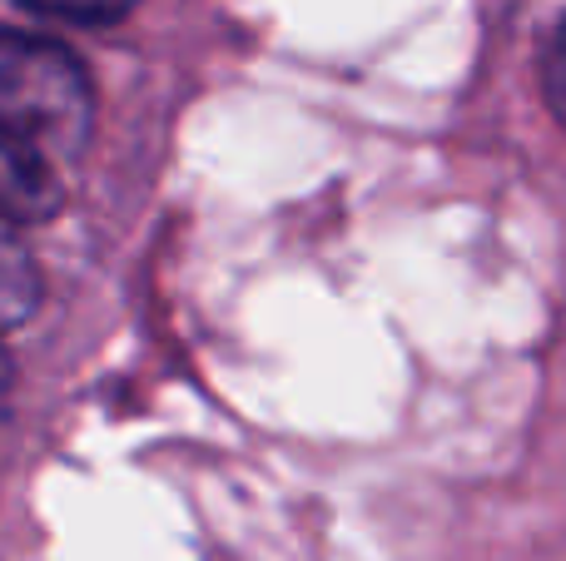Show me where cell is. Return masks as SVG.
I'll use <instances>...</instances> for the list:
<instances>
[{"mask_svg":"<svg viewBox=\"0 0 566 561\" xmlns=\"http://www.w3.org/2000/svg\"><path fill=\"white\" fill-rule=\"evenodd\" d=\"M0 129L40 145L55 165L85 149L90 80L65 45L0 30Z\"/></svg>","mask_w":566,"mask_h":561,"instance_id":"cell-1","label":"cell"},{"mask_svg":"<svg viewBox=\"0 0 566 561\" xmlns=\"http://www.w3.org/2000/svg\"><path fill=\"white\" fill-rule=\"evenodd\" d=\"M60 209L55 159L40 145L0 129V219L6 224H40Z\"/></svg>","mask_w":566,"mask_h":561,"instance_id":"cell-2","label":"cell"},{"mask_svg":"<svg viewBox=\"0 0 566 561\" xmlns=\"http://www.w3.org/2000/svg\"><path fill=\"white\" fill-rule=\"evenodd\" d=\"M15 224L0 219V334L15 324H25L40 304V274H35V258L25 254L15 234Z\"/></svg>","mask_w":566,"mask_h":561,"instance_id":"cell-3","label":"cell"},{"mask_svg":"<svg viewBox=\"0 0 566 561\" xmlns=\"http://www.w3.org/2000/svg\"><path fill=\"white\" fill-rule=\"evenodd\" d=\"M25 10L35 15H50V20H70V25H109L119 20L135 0H20Z\"/></svg>","mask_w":566,"mask_h":561,"instance_id":"cell-4","label":"cell"},{"mask_svg":"<svg viewBox=\"0 0 566 561\" xmlns=\"http://www.w3.org/2000/svg\"><path fill=\"white\" fill-rule=\"evenodd\" d=\"M547 99H552V109H557V119L566 125V20L557 25V35H552V45H547Z\"/></svg>","mask_w":566,"mask_h":561,"instance_id":"cell-5","label":"cell"},{"mask_svg":"<svg viewBox=\"0 0 566 561\" xmlns=\"http://www.w3.org/2000/svg\"><path fill=\"white\" fill-rule=\"evenodd\" d=\"M6 388H10V368H6V348H0V407H6Z\"/></svg>","mask_w":566,"mask_h":561,"instance_id":"cell-6","label":"cell"}]
</instances>
